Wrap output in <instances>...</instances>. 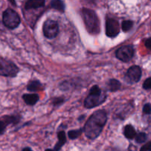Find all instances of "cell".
<instances>
[{"label": "cell", "instance_id": "cell-7", "mask_svg": "<svg viewBox=\"0 0 151 151\" xmlns=\"http://www.w3.org/2000/svg\"><path fill=\"white\" fill-rule=\"evenodd\" d=\"M116 57L123 62H128L134 56V48L132 45H124L116 50Z\"/></svg>", "mask_w": 151, "mask_h": 151}, {"label": "cell", "instance_id": "cell-12", "mask_svg": "<svg viewBox=\"0 0 151 151\" xmlns=\"http://www.w3.org/2000/svg\"><path fill=\"white\" fill-rule=\"evenodd\" d=\"M45 4V0H27L25 3V9H37L43 7Z\"/></svg>", "mask_w": 151, "mask_h": 151}, {"label": "cell", "instance_id": "cell-14", "mask_svg": "<svg viewBox=\"0 0 151 151\" xmlns=\"http://www.w3.org/2000/svg\"><path fill=\"white\" fill-rule=\"evenodd\" d=\"M27 89L30 92H37L43 90V85L40 82V81L33 80V81H29V84L27 85Z\"/></svg>", "mask_w": 151, "mask_h": 151}, {"label": "cell", "instance_id": "cell-5", "mask_svg": "<svg viewBox=\"0 0 151 151\" xmlns=\"http://www.w3.org/2000/svg\"><path fill=\"white\" fill-rule=\"evenodd\" d=\"M19 71V69L16 64L8 59L0 58V76L15 77Z\"/></svg>", "mask_w": 151, "mask_h": 151}, {"label": "cell", "instance_id": "cell-17", "mask_svg": "<svg viewBox=\"0 0 151 151\" xmlns=\"http://www.w3.org/2000/svg\"><path fill=\"white\" fill-rule=\"evenodd\" d=\"M82 133H83V129L80 128V129H78V130H69V131L68 132L67 135L69 139H71V140H74V139H78V138L82 134Z\"/></svg>", "mask_w": 151, "mask_h": 151}, {"label": "cell", "instance_id": "cell-22", "mask_svg": "<svg viewBox=\"0 0 151 151\" xmlns=\"http://www.w3.org/2000/svg\"><path fill=\"white\" fill-rule=\"evenodd\" d=\"M142 87L145 89V90H150L151 88V78L150 77H148L147 79H145V81L143 83Z\"/></svg>", "mask_w": 151, "mask_h": 151}, {"label": "cell", "instance_id": "cell-20", "mask_svg": "<svg viewBox=\"0 0 151 151\" xmlns=\"http://www.w3.org/2000/svg\"><path fill=\"white\" fill-rule=\"evenodd\" d=\"M64 102V98L63 97H55L52 99V104L53 106H59Z\"/></svg>", "mask_w": 151, "mask_h": 151}, {"label": "cell", "instance_id": "cell-26", "mask_svg": "<svg viewBox=\"0 0 151 151\" xmlns=\"http://www.w3.org/2000/svg\"><path fill=\"white\" fill-rule=\"evenodd\" d=\"M22 151H33V150H32L30 147H26L22 149Z\"/></svg>", "mask_w": 151, "mask_h": 151}, {"label": "cell", "instance_id": "cell-1", "mask_svg": "<svg viewBox=\"0 0 151 151\" xmlns=\"http://www.w3.org/2000/svg\"><path fill=\"white\" fill-rule=\"evenodd\" d=\"M107 113L104 110L95 111L89 117L84 126L83 131L86 136L91 140L97 139L103 131L107 121Z\"/></svg>", "mask_w": 151, "mask_h": 151}, {"label": "cell", "instance_id": "cell-23", "mask_svg": "<svg viewBox=\"0 0 151 151\" xmlns=\"http://www.w3.org/2000/svg\"><path fill=\"white\" fill-rule=\"evenodd\" d=\"M143 113L146 114V115H150L151 113V107H150V104L147 103L145 104L143 107Z\"/></svg>", "mask_w": 151, "mask_h": 151}, {"label": "cell", "instance_id": "cell-2", "mask_svg": "<svg viewBox=\"0 0 151 151\" xmlns=\"http://www.w3.org/2000/svg\"><path fill=\"white\" fill-rule=\"evenodd\" d=\"M82 16L87 31L92 35L98 34L100 31V23L95 12L84 7L82 9Z\"/></svg>", "mask_w": 151, "mask_h": 151}, {"label": "cell", "instance_id": "cell-6", "mask_svg": "<svg viewBox=\"0 0 151 151\" xmlns=\"http://www.w3.org/2000/svg\"><path fill=\"white\" fill-rule=\"evenodd\" d=\"M59 32L58 23L52 19H47L44 22L43 25V33L46 38H55Z\"/></svg>", "mask_w": 151, "mask_h": 151}, {"label": "cell", "instance_id": "cell-16", "mask_svg": "<svg viewBox=\"0 0 151 151\" xmlns=\"http://www.w3.org/2000/svg\"><path fill=\"white\" fill-rule=\"evenodd\" d=\"M50 6L52 8L55 9L60 12H64L65 10V4L62 0H52Z\"/></svg>", "mask_w": 151, "mask_h": 151}, {"label": "cell", "instance_id": "cell-29", "mask_svg": "<svg viewBox=\"0 0 151 151\" xmlns=\"http://www.w3.org/2000/svg\"><path fill=\"white\" fill-rule=\"evenodd\" d=\"M44 151H55L53 149H50V148H47V149H46Z\"/></svg>", "mask_w": 151, "mask_h": 151}, {"label": "cell", "instance_id": "cell-28", "mask_svg": "<svg viewBox=\"0 0 151 151\" xmlns=\"http://www.w3.org/2000/svg\"><path fill=\"white\" fill-rule=\"evenodd\" d=\"M86 1H88V3H95L97 0H86Z\"/></svg>", "mask_w": 151, "mask_h": 151}, {"label": "cell", "instance_id": "cell-13", "mask_svg": "<svg viewBox=\"0 0 151 151\" xmlns=\"http://www.w3.org/2000/svg\"><path fill=\"white\" fill-rule=\"evenodd\" d=\"M124 136L126 139H129V140H132L135 138L136 135H137V132L134 127H133L131 124H128L124 127Z\"/></svg>", "mask_w": 151, "mask_h": 151}, {"label": "cell", "instance_id": "cell-10", "mask_svg": "<svg viewBox=\"0 0 151 151\" xmlns=\"http://www.w3.org/2000/svg\"><path fill=\"white\" fill-rule=\"evenodd\" d=\"M58 141L57 143L55 144L54 147V150L55 151H60L61 150V148L63 147V145L66 143V135L63 130L61 131H59L58 133Z\"/></svg>", "mask_w": 151, "mask_h": 151}, {"label": "cell", "instance_id": "cell-18", "mask_svg": "<svg viewBox=\"0 0 151 151\" xmlns=\"http://www.w3.org/2000/svg\"><path fill=\"white\" fill-rule=\"evenodd\" d=\"M147 133H137L135 136V142H137V144H143L145 143L147 140Z\"/></svg>", "mask_w": 151, "mask_h": 151}, {"label": "cell", "instance_id": "cell-8", "mask_svg": "<svg viewBox=\"0 0 151 151\" xmlns=\"http://www.w3.org/2000/svg\"><path fill=\"white\" fill-rule=\"evenodd\" d=\"M142 77V70L139 66L134 65L131 66L129 69L127 70L125 73V79L127 82L130 84H134L139 81Z\"/></svg>", "mask_w": 151, "mask_h": 151}, {"label": "cell", "instance_id": "cell-3", "mask_svg": "<svg viewBox=\"0 0 151 151\" xmlns=\"http://www.w3.org/2000/svg\"><path fill=\"white\" fill-rule=\"evenodd\" d=\"M106 99V93H103L98 85H94L90 90L88 96L84 101V106L88 109H91L102 105Z\"/></svg>", "mask_w": 151, "mask_h": 151}, {"label": "cell", "instance_id": "cell-9", "mask_svg": "<svg viewBox=\"0 0 151 151\" xmlns=\"http://www.w3.org/2000/svg\"><path fill=\"white\" fill-rule=\"evenodd\" d=\"M120 32L119 22L113 18L107 19L106 22V36L110 38H114L117 36Z\"/></svg>", "mask_w": 151, "mask_h": 151}, {"label": "cell", "instance_id": "cell-24", "mask_svg": "<svg viewBox=\"0 0 151 151\" xmlns=\"http://www.w3.org/2000/svg\"><path fill=\"white\" fill-rule=\"evenodd\" d=\"M139 151H151V142L149 141L145 144L143 145Z\"/></svg>", "mask_w": 151, "mask_h": 151}, {"label": "cell", "instance_id": "cell-4", "mask_svg": "<svg viewBox=\"0 0 151 151\" xmlns=\"http://www.w3.org/2000/svg\"><path fill=\"white\" fill-rule=\"evenodd\" d=\"M2 22L5 27L9 29H15L20 25L21 19L19 14L13 9L8 8L2 14Z\"/></svg>", "mask_w": 151, "mask_h": 151}, {"label": "cell", "instance_id": "cell-19", "mask_svg": "<svg viewBox=\"0 0 151 151\" xmlns=\"http://www.w3.org/2000/svg\"><path fill=\"white\" fill-rule=\"evenodd\" d=\"M134 26V22L131 20H125L122 23V30L124 32H128Z\"/></svg>", "mask_w": 151, "mask_h": 151}, {"label": "cell", "instance_id": "cell-21", "mask_svg": "<svg viewBox=\"0 0 151 151\" xmlns=\"http://www.w3.org/2000/svg\"><path fill=\"white\" fill-rule=\"evenodd\" d=\"M7 125L8 124H7V123L6 122L4 118H2L1 119H0V135H2L5 132L6 127H7Z\"/></svg>", "mask_w": 151, "mask_h": 151}, {"label": "cell", "instance_id": "cell-30", "mask_svg": "<svg viewBox=\"0 0 151 151\" xmlns=\"http://www.w3.org/2000/svg\"><path fill=\"white\" fill-rule=\"evenodd\" d=\"M0 29H1V28H0Z\"/></svg>", "mask_w": 151, "mask_h": 151}, {"label": "cell", "instance_id": "cell-27", "mask_svg": "<svg viewBox=\"0 0 151 151\" xmlns=\"http://www.w3.org/2000/svg\"><path fill=\"white\" fill-rule=\"evenodd\" d=\"M9 1H10V3H11L12 4H13V6H16V1H15V0H8Z\"/></svg>", "mask_w": 151, "mask_h": 151}, {"label": "cell", "instance_id": "cell-15", "mask_svg": "<svg viewBox=\"0 0 151 151\" xmlns=\"http://www.w3.org/2000/svg\"><path fill=\"white\" fill-rule=\"evenodd\" d=\"M107 87L110 92H116L121 88V83L119 80L111 78L108 81Z\"/></svg>", "mask_w": 151, "mask_h": 151}, {"label": "cell", "instance_id": "cell-25", "mask_svg": "<svg viewBox=\"0 0 151 151\" xmlns=\"http://www.w3.org/2000/svg\"><path fill=\"white\" fill-rule=\"evenodd\" d=\"M145 46L147 49L150 50L151 48V38H148L145 40Z\"/></svg>", "mask_w": 151, "mask_h": 151}, {"label": "cell", "instance_id": "cell-11", "mask_svg": "<svg viewBox=\"0 0 151 151\" xmlns=\"http://www.w3.org/2000/svg\"><path fill=\"white\" fill-rule=\"evenodd\" d=\"M23 99L25 103L29 106H33L39 100V96L36 93H29V94H24Z\"/></svg>", "mask_w": 151, "mask_h": 151}]
</instances>
